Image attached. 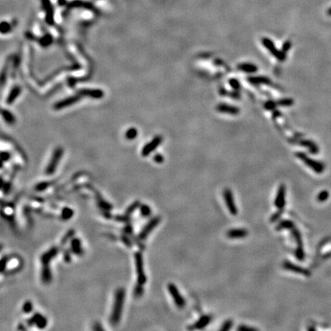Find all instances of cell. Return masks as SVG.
Returning a JSON list of instances; mask_svg holds the SVG:
<instances>
[{
  "mask_svg": "<svg viewBox=\"0 0 331 331\" xmlns=\"http://www.w3.org/2000/svg\"><path fill=\"white\" fill-rule=\"evenodd\" d=\"M57 3L60 7H61V6H67L68 2L67 0H57Z\"/></svg>",
  "mask_w": 331,
  "mask_h": 331,
  "instance_id": "obj_44",
  "label": "cell"
},
{
  "mask_svg": "<svg viewBox=\"0 0 331 331\" xmlns=\"http://www.w3.org/2000/svg\"><path fill=\"white\" fill-rule=\"evenodd\" d=\"M143 292H144L143 285L137 284V285L136 286V288L134 289V295L137 297H140V296H142Z\"/></svg>",
  "mask_w": 331,
  "mask_h": 331,
  "instance_id": "obj_39",
  "label": "cell"
},
{
  "mask_svg": "<svg viewBox=\"0 0 331 331\" xmlns=\"http://www.w3.org/2000/svg\"><path fill=\"white\" fill-rule=\"evenodd\" d=\"M239 68L242 71H246V72H254L257 71V68L254 65L251 64H242L239 66Z\"/></svg>",
  "mask_w": 331,
  "mask_h": 331,
  "instance_id": "obj_28",
  "label": "cell"
},
{
  "mask_svg": "<svg viewBox=\"0 0 331 331\" xmlns=\"http://www.w3.org/2000/svg\"><path fill=\"white\" fill-rule=\"evenodd\" d=\"M80 99L81 95L79 94L75 95V96L69 97V98H65V99L62 100V101H59V102L55 103V106H54V108L56 110H60L62 109V108L67 107H69L71 106V105L74 104V103H77Z\"/></svg>",
  "mask_w": 331,
  "mask_h": 331,
  "instance_id": "obj_15",
  "label": "cell"
},
{
  "mask_svg": "<svg viewBox=\"0 0 331 331\" xmlns=\"http://www.w3.org/2000/svg\"><path fill=\"white\" fill-rule=\"evenodd\" d=\"M217 109L219 110V111L224 113H228V114H235L238 112V108L235 107L229 106V105L226 104H220L217 107Z\"/></svg>",
  "mask_w": 331,
  "mask_h": 331,
  "instance_id": "obj_23",
  "label": "cell"
},
{
  "mask_svg": "<svg viewBox=\"0 0 331 331\" xmlns=\"http://www.w3.org/2000/svg\"><path fill=\"white\" fill-rule=\"evenodd\" d=\"M154 160L158 163H163V156L160 155V154H157V155H155V157H154Z\"/></svg>",
  "mask_w": 331,
  "mask_h": 331,
  "instance_id": "obj_43",
  "label": "cell"
},
{
  "mask_svg": "<svg viewBox=\"0 0 331 331\" xmlns=\"http://www.w3.org/2000/svg\"><path fill=\"white\" fill-rule=\"evenodd\" d=\"M2 115L4 120H6L8 124H13L14 123H15V117H14L13 114H12V113L9 112V111H7V110L3 109L2 111Z\"/></svg>",
  "mask_w": 331,
  "mask_h": 331,
  "instance_id": "obj_26",
  "label": "cell"
},
{
  "mask_svg": "<svg viewBox=\"0 0 331 331\" xmlns=\"http://www.w3.org/2000/svg\"><path fill=\"white\" fill-rule=\"evenodd\" d=\"M48 186H49L48 182H41V183L39 184V185L36 186V189H38L39 191L44 190V189H46V188H47Z\"/></svg>",
  "mask_w": 331,
  "mask_h": 331,
  "instance_id": "obj_41",
  "label": "cell"
},
{
  "mask_svg": "<svg viewBox=\"0 0 331 331\" xmlns=\"http://www.w3.org/2000/svg\"><path fill=\"white\" fill-rule=\"evenodd\" d=\"M291 232H292L293 236L295 238V241L297 242V247L295 251V255L297 257V258L299 261H304L305 258V254L304 251V247H303V241H302V238H301V234L299 232L298 229L296 227H294L291 229Z\"/></svg>",
  "mask_w": 331,
  "mask_h": 331,
  "instance_id": "obj_6",
  "label": "cell"
},
{
  "mask_svg": "<svg viewBox=\"0 0 331 331\" xmlns=\"http://www.w3.org/2000/svg\"><path fill=\"white\" fill-rule=\"evenodd\" d=\"M21 93V88L19 86H15L11 90L10 93L9 94L7 97V99H6V103L8 104H11L15 101V99L17 98V97Z\"/></svg>",
  "mask_w": 331,
  "mask_h": 331,
  "instance_id": "obj_21",
  "label": "cell"
},
{
  "mask_svg": "<svg viewBox=\"0 0 331 331\" xmlns=\"http://www.w3.org/2000/svg\"><path fill=\"white\" fill-rule=\"evenodd\" d=\"M223 195L225 204H226L229 212L232 215H233V216H236L237 213H238V209H237L236 205L235 203V200H234L232 191L229 189H225L223 192Z\"/></svg>",
  "mask_w": 331,
  "mask_h": 331,
  "instance_id": "obj_8",
  "label": "cell"
},
{
  "mask_svg": "<svg viewBox=\"0 0 331 331\" xmlns=\"http://www.w3.org/2000/svg\"><path fill=\"white\" fill-rule=\"evenodd\" d=\"M300 144L302 146H304L308 148L309 151L311 153L313 154H316L319 151V148L316 146V144L315 143H313V141L310 140H303L300 142Z\"/></svg>",
  "mask_w": 331,
  "mask_h": 331,
  "instance_id": "obj_24",
  "label": "cell"
},
{
  "mask_svg": "<svg viewBox=\"0 0 331 331\" xmlns=\"http://www.w3.org/2000/svg\"><path fill=\"white\" fill-rule=\"evenodd\" d=\"M329 196H330V194H329L328 191L324 190L318 194L317 197H316V199H317V201H319L320 203H323V202L327 201V200L328 199Z\"/></svg>",
  "mask_w": 331,
  "mask_h": 331,
  "instance_id": "obj_29",
  "label": "cell"
},
{
  "mask_svg": "<svg viewBox=\"0 0 331 331\" xmlns=\"http://www.w3.org/2000/svg\"><path fill=\"white\" fill-rule=\"evenodd\" d=\"M63 155V149L62 148H57L55 151H54V153L52 155V158H51L50 162H49L47 168L45 170V173L47 175H52L56 170L57 166H58V163H59L60 160L62 157Z\"/></svg>",
  "mask_w": 331,
  "mask_h": 331,
  "instance_id": "obj_5",
  "label": "cell"
},
{
  "mask_svg": "<svg viewBox=\"0 0 331 331\" xmlns=\"http://www.w3.org/2000/svg\"><path fill=\"white\" fill-rule=\"evenodd\" d=\"M160 222V218H159V217H154L153 219H151V220L148 222L147 225H146V226L143 228V230L140 232V235H139V237H138L139 239L140 240L145 239V238H146V237L149 235V233H150V232L157 226V225H158Z\"/></svg>",
  "mask_w": 331,
  "mask_h": 331,
  "instance_id": "obj_10",
  "label": "cell"
},
{
  "mask_svg": "<svg viewBox=\"0 0 331 331\" xmlns=\"http://www.w3.org/2000/svg\"><path fill=\"white\" fill-rule=\"evenodd\" d=\"M1 158L2 162L8 161V160H9V158H10V154L8 152H2L1 154Z\"/></svg>",
  "mask_w": 331,
  "mask_h": 331,
  "instance_id": "obj_42",
  "label": "cell"
},
{
  "mask_svg": "<svg viewBox=\"0 0 331 331\" xmlns=\"http://www.w3.org/2000/svg\"><path fill=\"white\" fill-rule=\"evenodd\" d=\"M137 136V130L136 128H130L126 132V137L128 140H133Z\"/></svg>",
  "mask_w": 331,
  "mask_h": 331,
  "instance_id": "obj_31",
  "label": "cell"
},
{
  "mask_svg": "<svg viewBox=\"0 0 331 331\" xmlns=\"http://www.w3.org/2000/svg\"><path fill=\"white\" fill-rule=\"evenodd\" d=\"M283 212H284V208H281V209H278V211L277 212L274 213L273 215H272V216L270 217V222H275L277 220H278V219H279L280 217L281 216V215H282Z\"/></svg>",
  "mask_w": 331,
  "mask_h": 331,
  "instance_id": "obj_35",
  "label": "cell"
},
{
  "mask_svg": "<svg viewBox=\"0 0 331 331\" xmlns=\"http://www.w3.org/2000/svg\"><path fill=\"white\" fill-rule=\"evenodd\" d=\"M283 268L286 269V270H290V271L294 272V273L297 274H303L306 277H310V274H311L310 271L309 270H308V269L302 268V267L298 266V265H294V264L291 263V262H287V261L284 262V264H283Z\"/></svg>",
  "mask_w": 331,
  "mask_h": 331,
  "instance_id": "obj_13",
  "label": "cell"
},
{
  "mask_svg": "<svg viewBox=\"0 0 331 331\" xmlns=\"http://www.w3.org/2000/svg\"><path fill=\"white\" fill-rule=\"evenodd\" d=\"M294 227H295V225H294V223L292 221L283 220L281 221V222H279V224L277 225L276 230L281 231L282 230V229H289V230H291Z\"/></svg>",
  "mask_w": 331,
  "mask_h": 331,
  "instance_id": "obj_25",
  "label": "cell"
},
{
  "mask_svg": "<svg viewBox=\"0 0 331 331\" xmlns=\"http://www.w3.org/2000/svg\"><path fill=\"white\" fill-rule=\"evenodd\" d=\"M77 8H83L91 11H97L94 6L90 2H84L82 0H72L69 2L67 5V9H77Z\"/></svg>",
  "mask_w": 331,
  "mask_h": 331,
  "instance_id": "obj_12",
  "label": "cell"
},
{
  "mask_svg": "<svg viewBox=\"0 0 331 331\" xmlns=\"http://www.w3.org/2000/svg\"><path fill=\"white\" fill-rule=\"evenodd\" d=\"M291 42H290V41H288V42H286L285 44H284V48H283V49H284V51H287V49L289 50V48H290V47H291Z\"/></svg>",
  "mask_w": 331,
  "mask_h": 331,
  "instance_id": "obj_46",
  "label": "cell"
},
{
  "mask_svg": "<svg viewBox=\"0 0 331 331\" xmlns=\"http://www.w3.org/2000/svg\"><path fill=\"white\" fill-rule=\"evenodd\" d=\"M139 206H140L139 202H135V203H133L131 206L127 208V212H126V216H130V215L131 214L134 210H136Z\"/></svg>",
  "mask_w": 331,
  "mask_h": 331,
  "instance_id": "obj_36",
  "label": "cell"
},
{
  "mask_svg": "<svg viewBox=\"0 0 331 331\" xmlns=\"http://www.w3.org/2000/svg\"><path fill=\"white\" fill-rule=\"evenodd\" d=\"M227 237L229 238H245L248 235V231L243 228L231 229L226 234Z\"/></svg>",
  "mask_w": 331,
  "mask_h": 331,
  "instance_id": "obj_19",
  "label": "cell"
},
{
  "mask_svg": "<svg viewBox=\"0 0 331 331\" xmlns=\"http://www.w3.org/2000/svg\"><path fill=\"white\" fill-rule=\"evenodd\" d=\"M262 42H263V44H265V47H266L267 48H268V50L270 51V52H271L272 54H273L274 56L277 57V58H278V59H280V60L284 59V57H285V55H284V54L281 53V52H279V51H278L276 48H275L273 42H272L271 41L269 40V39H264L263 40H262Z\"/></svg>",
  "mask_w": 331,
  "mask_h": 331,
  "instance_id": "obj_18",
  "label": "cell"
},
{
  "mask_svg": "<svg viewBox=\"0 0 331 331\" xmlns=\"http://www.w3.org/2000/svg\"><path fill=\"white\" fill-rule=\"evenodd\" d=\"M73 215H74V211L68 207H65L62 209L61 218L64 220H68L72 217Z\"/></svg>",
  "mask_w": 331,
  "mask_h": 331,
  "instance_id": "obj_27",
  "label": "cell"
},
{
  "mask_svg": "<svg viewBox=\"0 0 331 331\" xmlns=\"http://www.w3.org/2000/svg\"><path fill=\"white\" fill-rule=\"evenodd\" d=\"M71 248L74 254H78V255H80V254H82L83 250L82 248V245H81V241L78 238H73V239L71 240Z\"/></svg>",
  "mask_w": 331,
  "mask_h": 331,
  "instance_id": "obj_22",
  "label": "cell"
},
{
  "mask_svg": "<svg viewBox=\"0 0 331 331\" xmlns=\"http://www.w3.org/2000/svg\"><path fill=\"white\" fill-rule=\"evenodd\" d=\"M140 213L144 217L149 216L151 213V209L150 208H149V206H146V205H142V206H140Z\"/></svg>",
  "mask_w": 331,
  "mask_h": 331,
  "instance_id": "obj_33",
  "label": "cell"
},
{
  "mask_svg": "<svg viewBox=\"0 0 331 331\" xmlns=\"http://www.w3.org/2000/svg\"><path fill=\"white\" fill-rule=\"evenodd\" d=\"M32 309H33V306H32L31 302L26 301L25 303H24L23 307H22V310H23L24 313H29L30 312H31Z\"/></svg>",
  "mask_w": 331,
  "mask_h": 331,
  "instance_id": "obj_34",
  "label": "cell"
},
{
  "mask_svg": "<svg viewBox=\"0 0 331 331\" xmlns=\"http://www.w3.org/2000/svg\"><path fill=\"white\" fill-rule=\"evenodd\" d=\"M78 93L81 96L90 97L94 99H101L103 96V92L99 89H82Z\"/></svg>",
  "mask_w": 331,
  "mask_h": 331,
  "instance_id": "obj_16",
  "label": "cell"
},
{
  "mask_svg": "<svg viewBox=\"0 0 331 331\" xmlns=\"http://www.w3.org/2000/svg\"><path fill=\"white\" fill-rule=\"evenodd\" d=\"M285 195H286V187L284 184H281V185L280 186L279 189H278V193H277V196L274 200V206H276L278 209L284 208V206H285V203H286Z\"/></svg>",
  "mask_w": 331,
  "mask_h": 331,
  "instance_id": "obj_14",
  "label": "cell"
},
{
  "mask_svg": "<svg viewBox=\"0 0 331 331\" xmlns=\"http://www.w3.org/2000/svg\"><path fill=\"white\" fill-rule=\"evenodd\" d=\"M58 248L57 247H52L41 255V262L42 268H41V281L44 284H48L52 281V275L50 268H49V265H50L51 261L58 254Z\"/></svg>",
  "mask_w": 331,
  "mask_h": 331,
  "instance_id": "obj_1",
  "label": "cell"
},
{
  "mask_svg": "<svg viewBox=\"0 0 331 331\" xmlns=\"http://www.w3.org/2000/svg\"><path fill=\"white\" fill-rule=\"evenodd\" d=\"M134 258L135 264H136V274H137V284L144 285L146 281V278L144 272L143 255L140 252H136L134 254Z\"/></svg>",
  "mask_w": 331,
  "mask_h": 331,
  "instance_id": "obj_4",
  "label": "cell"
},
{
  "mask_svg": "<svg viewBox=\"0 0 331 331\" xmlns=\"http://www.w3.org/2000/svg\"><path fill=\"white\" fill-rule=\"evenodd\" d=\"M124 300H125V290L119 288L116 291L114 295V301L113 304V309L111 312L110 321L113 325H117L121 318L122 310L124 308Z\"/></svg>",
  "mask_w": 331,
  "mask_h": 331,
  "instance_id": "obj_2",
  "label": "cell"
},
{
  "mask_svg": "<svg viewBox=\"0 0 331 331\" xmlns=\"http://www.w3.org/2000/svg\"><path fill=\"white\" fill-rule=\"evenodd\" d=\"M1 32L2 34H6L12 30V26L10 23L7 22H2L1 23Z\"/></svg>",
  "mask_w": 331,
  "mask_h": 331,
  "instance_id": "obj_30",
  "label": "cell"
},
{
  "mask_svg": "<svg viewBox=\"0 0 331 331\" xmlns=\"http://www.w3.org/2000/svg\"><path fill=\"white\" fill-rule=\"evenodd\" d=\"M74 231H73V230L68 231V232L66 233V235H65V236L63 237V238H62V240H61L62 244H65V243L69 240V238H71V237L74 235Z\"/></svg>",
  "mask_w": 331,
  "mask_h": 331,
  "instance_id": "obj_38",
  "label": "cell"
},
{
  "mask_svg": "<svg viewBox=\"0 0 331 331\" xmlns=\"http://www.w3.org/2000/svg\"><path fill=\"white\" fill-rule=\"evenodd\" d=\"M232 327V321L231 320H228L223 324L222 327L220 328V330L222 331H228L231 329V327Z\"/></svg>",
  "mask_w": 331,
  "mask_h": 331,
  "instance_id": "obj_37",
  "label": "cell"
},
{
  "mask_svg": "<svg viewBox=\"0 0 331 331\" xmlns=\"http://www.w3.org/2000/svg\"><path fill=\"white\" fill-rule=\"evenodd\" d=\"M28 324H29V326L35 324L39 328L42 329L44 328L47 325V320L42 315L39 314V313H36L32 317L30 318V320H28Z\"/></svg>",
  "mask_w": 331,
  "mask_h": 331,
  "instance_id": "obj_17",
  "label": "cell"
},
{
  "mask_svg": "<svg viewBox=\"0 0 331 331\" xmlns=\"http://www.w3.org/2000/svg\"><path fill=\"white\" fill-rule=\"evenodd\" d=\"M237 330H240V331H252V330H256V329L252 328V327H246V326H245V325H241V326H240V327H238Z\"/></svg>",
  "mask_w": 331,
  "mask_h": 331,
  "instance_id": "obj_40",
  "label": "cell"
},
{
  "mask_svg": "<svg viewBox=\"0 0 331 331\" xmlns=\"http://www.w3.org/2000/svg\"><path fill=\"white\" fill-rule=\"evenodd\" d=\"M212 321V317L210 316H203L195 323L193 325V327H191V329H197V330H201L206 327Z\"/></svg>",
  "mask_w": 331,
  "mask_h": 331,
  "instance_id": "obj_20",
  "label": "cell"
},
{
  "mask_svg": "<svg viewBox=\"0 0 331 331\" xmlns=\"http://www.w3.org/2000/svg\"><path fill=\"white\" fill-rule=\"evenodd\" d=\"M296 157L300 159V160H302L305 164L308 166L309 168L311 169L312 170H313L316 173L321 174L325 170V166H324V163L310 158L304 153L297 152L296 153Z\"/></svg>",
  "mask_w": 331,
  "mask_h": 331,
  "instance_id": "obj_3",
  "label": "cell"
},
{
  "mask_svg": "<svg viewBox=\"0 0 331 331\" xmlns=\"http://www.w3.org/2000/svg\"><path fill=\"white\" fill-rule=\"evenodd\" d=\"M168 291L170 292L171 297L173 298L174 300V303L176 304V307L179 309H182V308H185L186 306V300L185 299L182 297V296L181 295L180 292L178 290L177 287L174 284H168Z\"/></svg>",
  "mask_w": 331,
  "mask_h": 331,
  "instance_id": "obj_7",
  "label": "cell"
},
{
  "mask_svg": "<svg viewBox=\"0 0 331 331\" xmlns=\"http://www.w3.org/2000/svg\"><path fill=\"white\" fill-rule=\"evenodd\" d=\"M52 38L50 35H46L44 37L41 38L40 40V43L42 46H48L52 43Z\"/></svg>",
  "mask_w": 331,
  "mask_h": 331,
  "instance_id": "obj_32",
  "label": "cell"
},
{
  "mask_svg": "<svg viewBox=\"0 0 331 331\" xmlns=\"http://www.w3.org/2000/svg\"><path fill=\"white\" fill-rule=\"evenodd\" d=\"M64 258H65V261L66 262H70V260H71V256H70L69 253L68 252L65 253V254H64Z\"/></svg>",
  "mask_w": 331,
  "mask_h": 331,
  "instance_id": "obj_45",
  "label": "cell"
},
{
  "mask_svg": "<svg viewBox=\"0 0 331 331\" xmlns=\"http://www.w3.org/2000/svg\"><path fill=\"white\" fill-rule=\"evenodd\" d=\"M163 140V138L160 136H156L154 139H153L149 143H148L147 144H146L144 146V147L142 149V155L144 157H147L149 156L153 150H155L157 149V146H159L162 143Z\"/></svg>",
  "mask_w": 331,
  "mask_h": 331,
  "instance_id": "obj_11",
  "label": "cell"
},
{
  "mask_svg": "<svg viewBox=\"0 0 331 331\" xmlns=\"http://www.w3.org/2000/svg\"><path fill=\"white\" fill-rule=\"evenodd\" d=\"M327 15H330V16H331V8H330V9L327 10Z\"/></svg>",
  "mask_w": 331,
  "mask_h": 331,
  "instance_id": "obj_47",
  "label": "cell"
},
{
  "mask_svg": "<svg viewBox=\"0 0 331 331\" xmlns=\"http://www.w3.org/2000/svg\"><path fill=\"white\" fill-rule=\"evenodd\" d=\"M41 6L45 11V22L48 25H52L55 23L54 20V8L50 0H41Z\"/></svg>",
  "mask_w": 331,
  "mask_h": 331,
  "instance_id": "obj_9",
  "label": "cell"
}]
</instances>
